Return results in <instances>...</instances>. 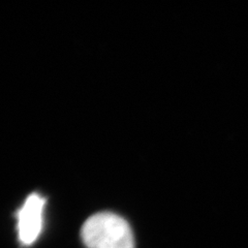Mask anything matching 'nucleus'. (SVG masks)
I'll list each match as a JSON object with an SVG mask.
<instances>
[{
    "label": "nucleus",
    "instance_id": "1",
    "mask_svg": "<svg viewBox=\"0 0 248 248\" xmlns=\"http://www.w3.org/2000/svg\"><path fill=\"white\" fill-rule=\"evenodd\" d=\"M81 235L88 248H135L134 234L129 224L111 212L89 217L84 223Z\"/></svg>",
    "mask_w": 248,
    "mask_h": 248
},
{
    "label": "nucleus",
    "instance_id": "2",
    "mask_svg": "<svg viewBox=\"0 0 248 248\" xmlns=\"http://www.w3.org/2000/svg\"><path fill=\"white\" fill-rule=\"evenodd\" d=\"M45 203L43 197L32 193L17 212L18 235L23 245H31L40 236L43 229Z\"/></svg>",
    "mask_w": 248,
    "mask_h": 248
}]
</instances>
